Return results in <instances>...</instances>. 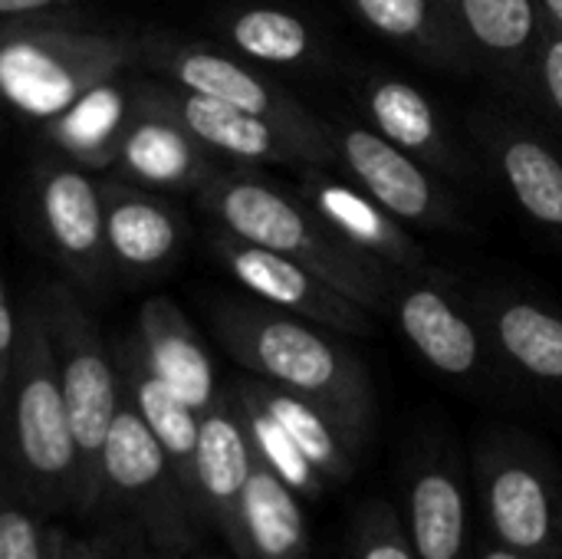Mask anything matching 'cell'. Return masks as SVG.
<instances>
[{
	"mask_svg": "<svg viewBox=\"0 0 562 559\" xmlns=\"http://www.w3.org/2000/svg\"><path fill=\"white\" fill-rule=\"evenodd\" d=\"M211 326L224 353L250 376L319 405L356 451L369 445L379 399L362 356L342 333L263 300H217Z\"/></svg>",
	"mask_w": 562,
	"mask_h": 559,
	"instance_id": "obj_1",
	"label": "cell"
},
{
	"mask_svg": "<svg viewBox=\"0 0 562 559\" xmlns=\"http://www.w3.org/2000/svg\"><path fill=\"white\" fill-rule=\"evenodd\" d=\"M194 194L201 211L211 214L221 231L310 267L375 316L389 313L398 273L342 241L300 198V191H286L250 171L221 168Z\"/></svg>",
	"mask_w": 562,
	"mask_h": 559,
	"instance_id": "obj_2",
	"label": "cell"
},
{
	"mask_svg": "<svg viewBox=\"0 0 562 559\" xmlns=\"http://www.w3.org/2000/svg\"><path fill=\"white\" fill-rule=\"evenodd\" d=\"M16 326V356L3 399L7 438L0 468L36 511H72L76 441L63 402L49 326L36 297L20 310Z\"/></svg>",
	"mask_w": 562,
	"mask_h": 559,
	"instance_id": "obj_3",
	"label": "cell"
},
{
	"mask_svg": "<svg viewBox=\"0 0 562 559\" xmlns=\"http://www.w3.org/2000/svg\"><path fill=\"white\" fill-rule=\"evenodd\" d=\"M138 59V43L49 16L0 23V99L26 119L49 122L86 89Z\"/></svg>",
	"mask_w": 562,
	"mask_h": 559,
	"instance_id": "obj_4",
	"label": "cell"
},
{
	"mask_svg": "<svg viewBox=\"0 0 562 559\" xmlns=\"http://www.w3.org/2000/svg\"><path fill=\"white\" fill-rule=\"evenodd\" d=\"M63 385V402L76 441V494L72 514L89 521L102 507V448L122 402L115 356L109 353L95 320L66 283L36 293Z\"/></svg>",
	"mask_w": 562,
	"mask_h": 559,
	"instance_id": "obj_5",
	"label": "cell"
},
{
	"mask_svg": "<svg viewBox=\"0 0 562 559\" xmlns=\"http://www.w3.org/2000/svg\"><path fill=\"white\" fill-rule=\"evenodd\" d=\"M471 488L487 537L537 559H562V474L517 428H487L471 451Z\"/></svg>",
	"mask_w": 562,
	"mask_h": 559,
	"instance_id": "obj_6",
	"label": "cell"
},
{
	"mask_svg": "<svg viewBox=\"0 0 562 559\" xmlns=\"http://www.w3.org/2000/svg\"><path fill=\"white\" fill-rule=\"evenodd\" d=\"M102 507L122 511L155 550L184 554L207 534L165 448L125 395L102 448Z\"/></svg>",
	"mask_w": 562,
	"mask_h": 559,
	"instance_id": "obj_7",
	"label": "cell"
},
{
	"mask_svg": "<svg viewBox=\"0 0 562 559\" xmlns=\"http://www.w3.org/2000/svg\"><path fill=\"white\" fill-rule=\"evenodd\" d=\"M389 316L422 362L441 379L474 392L507 385L471 290L451 273L431 264L415 273H398Z\"/></svg>",
	"mask_w": 562,
	"mask_h": 559,
	"instance_id": "obj_8",
	"label": "cell"
},
{
	"mask_svg": "<svg viewBox=\"0 0 562 559\" xmlns=\"http://www.w3.org/2000/svg\"><path fill=\"white\" fill-rule=\"evenodd\" d=\"M464 125L484 168L504 185L524 217L562 247L560 135L507 99L477 102L464 115Z\"/></svg>",
	"mask_w": 562,
	"mask_h": 559,
	"instance_id": "obj_9",
	"label": "cell"
},
{
	"mask_svg": "<svg viewBox=\"0 0 562 559\" xmlns=\"http://www.w3.org/2000/svg\"><path fill=\"white\" fill-rule=\"evenodd\" d=\"M138 59L148 63L151 69H158L161 76H168L181 89H191L198 96L244 109L250 115H260V119L293 132L296 138L319 148L336 168L329 119L306 109L293 92H286L267 72H260L257 63L224 53V49H214V46H204V43H181V40H168V36H145L138 43Z\"/></svg>",
	"mask_w": 562,
	"mask_h": 559,
	"instance_id": "obj_10",
	"label": "cell"
},
{
	"mask_svg": "<svg viewBox=\"0 0 562 559\" xmlns=\"http://www.w3.org/2000/svg\"><path fill=\"white\" fill-rule=\"evenodd\" d=\"M336 168L369 191L389 214L422 231H464L468 217L451 181L435 175L415 155L392 145L359 115L329 119Z\"/></svg>",
	"mask_w": 562,
	"mask_h": 559,
	"instance_id": "obj_11",
	"label": "cell"
},
{
	"mask_svg": "<svg viewBox=\"0 0 562 559\" xmlns=\"http://www.w3.org/2000/svg\"><path fill=\"white\" fill-rule=\"evenodd\" d=\"M471 461L448 435H425L402 468V524L418 559H474Z\"/></svg>",
	"mask_w": 562,
	"mask_h": 559,
	"instance_id": "obj_12",
	"label": "cell"
},
{
	"mask_svg": "<svg viewBox=\"0 0 562 559\" xmlns=\"http://www.w3.org/2000/svg\"><path fill=\"white\" fill-rule=\"evenodd\" d=\"M352 92L359 105L356 115L435 175L451 185H471L481 178L477 158L448 128L438 102L415 82L379 66H362L352 79Z\"/></svg>",
	"mask_w": 562,
	"mask_h": 559,
	"instance_id": "obj_13",
	"label": "cell"
},
{
	"mask_svg": "<svg viewBox=\"0 0 562 559\" xmlns=\"http://www.w3.org/2000/svg\"><path fill=\"white\" fill-rule=\"evenodd\" d=\"M448 10L471 72L484 76L501 99L530 112L547 40L537 0H448Z\"/></svg>",
	"mask_w": 562,
	"mask_h": 559,
	"instance_id": "obj_14",
	"label": "cell"
},
{
	"mask_svg": "<svg viewBox=\"0 0 562 559\" xmlns=\"http://www.w3.org/2000/svg\"><path fill=\"white\" fill-rule=\"evenodd\" d=\"M491 349L514 385L562 405V310L550 300L497 283L471 290Z\"/></svg>",
	"mask_w": 562,
	"mask_h": 559,
	"instance_id": "obj_15",
	"label": "cell"
},
{
	"mask_svg": "<svg viewBox=\"0 0 562 559\" xmlns=\"http://www.w3.org/2000/svg\"><path fill=\"white\" fill-rule=\"evenodd\" d=\"M138 92L178 119L201 145H207L217 158H231L240 165H286V168H333V161L296 138L293 132L250 115L244 109L224 105L217 99L198 96L175 82H138Z\"/></svg>",
	"mask_w": 562,
	"mask_h": 559,
	"instance_id": "obj_16",
	"label": "cell"
},
{
	"mask_svg": "<svg viewBox=\"0 0 562 559\" xmlns=\"http://www.w3.org/2000/svg\"><path fill=\"white\" fill-rule=\"evenodd\" d=\"M214 250L224 260L227 273L247 293H254L257 300H263L277 310H286L293 316H303V320L336 329L342 336H369L375 329V313H369L366 306H359L356 300L339 293L333 283H326L310 267H303L277 250L247 244L227 231H221L214 237Z\"/></svg>",
	"mask_w": 562,
	"mask_h": 559,
	"instance_id": "obj_17",
	"label": "cell"
},
{
	"mask_svg": "<svg viewBox=\"0 0 562 559\" xmlns=\"http://www.w3.org/2000/svg\"><path fill=\"white\" fill-rule=\"evenodd\" d=\"M40 214L53 250L72 280L99 293L109 280L102 188L79 165H46L40 171Z\"/></svg>",
	"mask_w": 562,
	"mask_h": 559,
	"instance_id": "obj_18",
	"label": "cell"
},
{
	"mask_svg": "<svg viewBox=\"0 0 562 559\" xmlns=\"http://www.w3.org/2000/svg\"><path fill=\"white\" fill-rule=\"evenodd\" d=\"M296 191L342 241L382 260L395 273H415L428 267V257L408 234V224L389 214L356 181L336 178L333 168H303Z\"/></svg>",
	"mask_w": 562,
	"mask_h": 559,
	"instance_id": "obj_19",
	"label": "cell"
},
{
	"mask_svg": "<svg viewBox=\"0 0 562 559\" xmlns=\"http://www.w3.org/2000/svg\"><path fill=\"white\" fill-rule=\"evenodd\" d=\"M254 448L231 392L201 415L198 435V504L207 530H214L234 557L244 559V524L240 501L250 478Z\"/></svg>",
	"mask_w": 562,
	"mask_h": 559,
	"instance_id": "obj_20",
	"label": "cell"
},
{
	"mask_svg": "<svg viewBox=\"0 0 562 559\" xmlns=\"http://www.w3.org/2000/svg\"><path fill=\"white\" fill-rule=\"evenodd\" d=\"M221 158L201 145L178 119L151 105L135 86V112L122 132L115 165L142 188L158 191H198L221 171Z\"/></svg>",
	"mask_w": 562,
	"mask_h": 559,
	"instance_id": "obj_21",
	"label": "cell"
},
{
	"mask_svg": "<svg viewBox=\"0 0 562 559\" xmlns=\"http://www.w3.org/2000/svg\"><path fill=\"white\" fill-rule=\"evenodd\" d=\"M115 369H119V385L122 395L135 405V412L145 418V425L155 432L158 445L165 448L181 488L188 491L191 504L201 514L198 504V435H201V415L181 402L145 362L138 339H125L115 349ZM204 521V517H201ZM207 527V524H204Z\"/></svg>",
	"mask_w": 562,
	"mask_h": 559,
	"instance_id": "obj_22",
	"label": "cell"
},
{
	"mask_svg": "<svg viewBox=\"0 0 562 559\" xmlns=\"http://www.w3.org/2000/svg\"><path fill=\"white\" fill-rule=\"evenodd\" d=\"M135 339L148 369L198 415L221 399L207 349L201 346L188 316L168 297H151L142 303Z\"/></svg>",
	"mask_w": 562,
	"mask_h": 559,
	"instance_id": "obj_23",
	"label": "cell"
},
{
	"mask_svg": "<svg viewBox=\"0 0 562 559\" xmlns=\"http://www.w3.org/2000/svg\"><path fill=\"white\" fill-rule=\"evenodd\" d=\"M102 204L112 267L125 273H158L171 264L184 237V227L171 204L122 185H105Z\"/></svg>",
	"mask_w": 562,
	"mask_h": 559,
	"instance_id": "obj_24",
	"label": "cell"
},
{
	"mask_svg": "<svg viewBox=\"0 0 562 559\" xmlns=\"http://www.w3.org/2000/svg\"><path fill=\"white\" fill-rule=\"evenodd\" d=\"M221 33L244 59L257 66L319 69L329 63V46L319 26L286 7H237L221 16Z\"/></svg>",
	"mask_w": 562,
	"mask_h": 559,
	"instance_id": "obj_25",
	"label": "cell"
},
{
	"mask_svg": "<svg viewBox=\"0 0 562 559\" xmlns=\"http://www.w3.org/2000/svg\"><path fill=\"white\" fill-rule=\"evenodd\" d=\"M342 3L375 36L395 43L398 49H408L415 59L448 72H471L448 0H342Z\"/></svg>",
	"mask_w": 562,
	"mask_h": 559,
	"instance_id": "obj_26",
	"label": "cell"
},
{
	"mask_svg": "<svg viewBox=\"0 0 562 559\" xmlns=\"http://www.w3.org/2000/svg\"><path fill=\"white\" fill-rule=\"evenodd\" d=\"M244 559H310L313 540L303 497L257 455L240 501Z\"/></svg>",
	"mask_w": 562,
	"mask_h": 559,
	"instance_id": "obj_27",
	"label": "cell"
},
{
	"mask_svg": "<svg viewBox=\"0 0 562 559\" xmlns=\"http://www.w3.org/2000/svg\"><path fill=\"white\" fill-rule=\"evenodd\" d=\"M132 112L135 86H125L112 76L53 115L46 122V135L79 168H112Z\"/></svg>",
	"mask_w": 562,
	"mask_h": 559,
	"instance_id": "obj_28",
	"label": "cell"
},
{
	"mask_svg": "<svg viewBox=\"0 0 562 559\" xmlns=\"http://www.w3.org/2000/svg\"><path fill=\"white\" fill-rule=\"evenodd\" d=\"M244 392H250L283 428L286 435L296 441V448L306 455V461L329 481V484H346L356 474L359 465V451L349 445V438L339 432V425L310 399L286 392L267 379H240L237 382Z\"/></svg>",
	"mask_w": 562,
	"mask_h": 559,
	"instance_id": "obj_29",
	"label": "cell"
},
{
	"mask_svg": "<svg viewBox=\"0 0 562 559\" xmlns=\"http://www.w3.org/2000/svg\"><path fill=\"white\" fill-rule=\"evenodd\" d=\"M231 399H234V405L240 412V422L247 428V438H250L254 455L273 474H280L303 501H319L326 494L329 481L306 461V455L296 448V441L286 435V428L250 392H244L240 385L231 389Z\"/></svg>",
	"mask_w": 562,
	"mask_h": 559,
	"instance_id": "obj_30",
	"label": "cell"
},
{
	"mask_svg": "<svg viewBox=\"0 0 562 559\" xmlns=\"http://www.w3.org/2000/svg\"><path fill=\"white\" fill-rule=\"evenodd\" d=\"M342 554L346 559H418L398 507L385 497H369L352 511Z\"/></svg>",
	"mask_w": 562,
	"mask_h": 559,
	"instance_id": "obj_31",
	"label": "cell"
},
{
	"mask_svg": "<svg viewBox=\"0 0 562 559\" xmlns=\"http://www.w3.org/2000/svg\"><path fill=\"white\" fill-rule=\"evenodd\" d=\"M0 468V559H49V524Z\"/></svg>",
	"mask_w": 562,
	"mask_h": 559,
	"instance_id": "obj_32",
	"label": "cell"
},
{
	"mask_svg": "<svg viewBox=\"0 0 562 559\" xmlns=\"http://www.w3.org/2000/svg\"><path fill=\"white\" fill-rule=\"evenodd\" d=\"M530 112L562 138V33H553V30H547V40H543Z\"/></svg>",
	"mask_w": 562,
	"mask_h": 559,
	"instance_id": "obj_33",
	"label": "cell"
},
{
	"mask_svg": "<svg viewBox=\"0 0 562 559\" xmlns=\"http://www.w3.org/2000/svg\"><path fill=\"white\" fill-rule=\"evenodd\" d=\"M142 534H109L95 540H72L66 537V559H138L145 547H138Z\"/></svg>",
	"mask_w": 562,
	"mask_h": 559,
	"instance_id": "obj_34",
	"label": "cell"
},
{
	"mask_svg": "<svg viewBox=\"0 0 562 559\" xmlns=\"http://www.w3.org/2000/svg\"><path fill=\"white\" fill-rule=\"evenodd\" d=\"M16 316L7 303V290L0 283V409L7 399V385H10V372H13V356H16Z\"/></svg>",
	"mask_w": 562,
	"mask_h": 559,
	"instance_id": "obj_35",
	"label": "cell"
},
{
	"mask_svg": "<svg viewBox=\"0 0 562 559\" xmlns=\"http://www.w3.org/2000/svg\"><path fill=\"white\" fill-rule=\"evenodd\" d=\"M72 10V0H0V16L26 20V16H53Z\"/></svg>",
	"mask_w": 562,
	"mask_h": 559,
	"instance_id": "obj_36",
	"label": "cell"
},
{
	"mask_svg": "<svg viewBox=\"0 0 562 559\" xmlns=\"http://www.w3.org/2000/svg\"><path fill=\"white\" fill-rule=\"evenodd\" d=\"M474 559H537V557H527V554H520V550H510V547H504V544H497V540H484L477 550H474Z\"/></svg>",
	"mask_w": 562,
	"mask_h": 559,
	"instance_id": "obj_37",
	"label": "cell"
},
{
	"mask_svg": "<svg viewBox=\"0 0 562 559\" xmlns=\"http://www.w3.org/2000/svg\"><path fill=\"white\" fill-rule=\"evenodd\" d=\"M537 7H540V13H543L547 30L562 33V0H537Z\"/></svg>",
	"mask_w": 562,
	"mask_h": 559,
	"instance_id": "obj_38",
	"label": "cell"
},
{
	"mask_svg": "<svg viewBox=\"0 0 562 559\" xmlns=\"http://www.w3.org/2000/svg\"><path fill=\"white\" fill-rule=\"evenodd\" d=\"M49 559H66V534L59 527H49Z\"/></svg>",
	"mask_w": 562,
	"mask_h": 559,
	"instance_id": "obj_39",
	"label": "cell"
},
{
	"mask_svg": "<svg viewBox=\"0 0 562 559\" xmlns=\"http://www.w3.org/2000/svg\"><path fill=\"white\" fill-rule=\"evenodd\" d=\"M138 559H181V554H171V550H142V557Z\"/></svg>",
	"mask_w": 562,
	"mask_h": 559,
	"instance_id": "obj_40",
	"label": "cell"
},
{
	"mask_svg": "<svg viewBox=\"0 0 562 559\" xmlns=\"http://www.w3.org/2000/svg\"><path fill=\"white\" fill-rule=\"evenodd\" d=\"M204 559H214V557H204Z\"/></svg>",
	"mask_w": 562,
	"mask_h": 559,
	"instance_id": "obj_41",
	"label": "cell"
}]
</instances>
